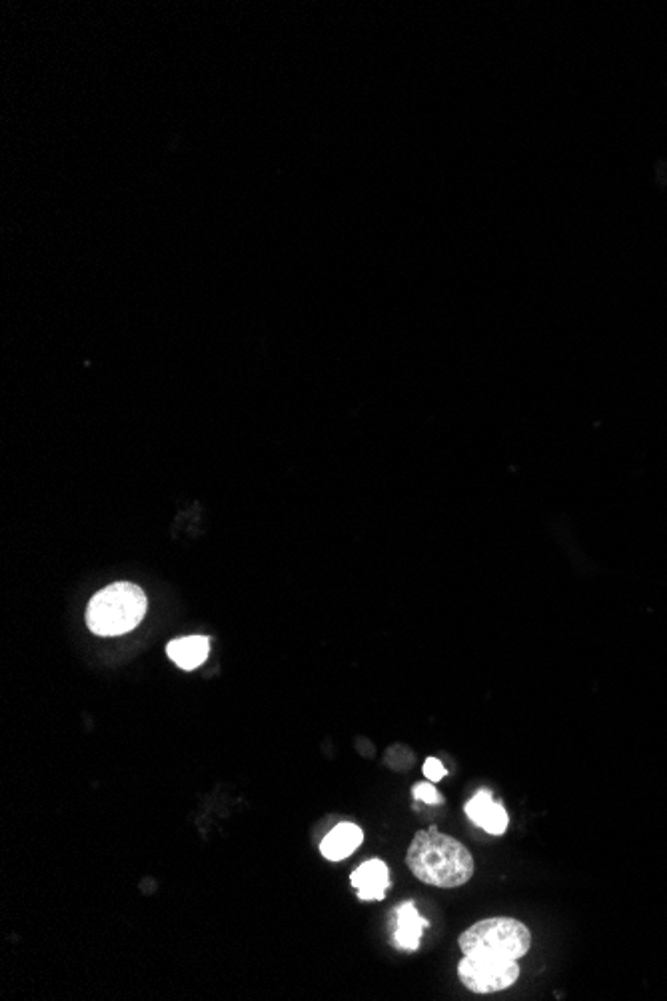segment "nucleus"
<instances>
[{"label": "nucleus", "instance_id": "obj_1", "mask_svg": "<svg viewBox=\"0 0 667 1001\" xmlns=\"http://www.w3.org/2000/svg\"><path fill=\"white\" fill-rule=\"evenodd\" d=\"M406 864L420 882L436 888H460L476 872L470 850L456 838L440 834L436 826L414 836Z\"/></svg>", "mask_w": 667, "mask_h": 1001}, {"label": "nucleus", "instance_id": "obj_2", "mask_svg": "<svg viewBox=\"0 0 667 1001\" xmlns=\"http://www.w3.org/2000/svg\"><path fill=\"white\" fill-rule=\"evenodd\" d=\"M146 608L148 600L140 586L116 582L92 596L86 608V626L96 636H122L144 620Z\"/></svg>", "mask_w": 667, "mask_h": 1001}, {"label": "nucleus", "instance_id": "obj_3", "mask_svg": "<svg viewBox=\"0 0 667 1001\" xmlns=\"http://www.w3.org/2000/svg\"><path fill=\"white\" fill-rule=\"evenodd\" d=\"M530 946L532 934L528 926L512 918L482 920L460 936V950L466 956L522 960Z\"/></svg>", "mask_w": 667, "mask_h": 1001}, {"label": "nucleus", "instance_id": "obj_4", "mask_svg": "<svg viewBox=\"0 0 667 1001\" xmlns=\"http://www.w3.org/2000/svg\"><path fill=\"white\" fill-rule=\"evenodd\" d=\"M460 982L474 994H496L512 988L520 978L518 960L466 956L458 966Z\"/></svg>", "mask_w": 667, "mask_h": 1001}, {"label": "nucleus", "instance_id": "obj_5", "mask_svg": "<svg viewBox=\"0 0 667 1001\" xmlns=\"http://www.w3.org/2000/svg\"><path fill=\"white\" fill-rule=\"evenodd\" d=\"M466 816L492 836H502L510 824L504 804L496 802L490 790H480L466 804Z\"/></svg>", "mask_w": 667, "mask_h": 1001}, {"label": "nucleus", "instance_id": "obj_6", "mask_svg": "<svg viewBox=\"0 0 667 1001\" xmlns=\"http://www.w3.org/2000/svg\"><path fill=\"white\" fill-rule=\"evenodd\" d=\"M350 882L362 902H376L382 900L390 888V872L382 860H370L354 870Z\"/></svg>", "mask_w": 667, "mask_h": 1001}, {"label": "nucleus", "instance_id": "obj_7", "mask_svg": "<svg viewBox=\"0 0 667 1001\" xmlns=\"http://www.w3.org/2000/svg\"><path fill=\"white\" fill-rule=\"evenodd\" d=\"M364 842V832L350 822L338 824L320 844V852L330 862H342L352 856Z\"/></svg>", "mask_w": 667, "mask_h": 1001}, {"label": "nucleus", "instance_id": "obj_8", "mask_svg": "<svg viewBox=\"0 0 667 1001\" xmlns=\"http://www.w3.org/2000/svg\"><path fill=\"white\" fill-rule=\"evenodd\" d=\"M426 928H430V922L420 916L414 902H406L396 912L394 942L406 952H416Z\"/></svg>", "mask_w": 667, "mask_h": 1001}, {"label": "nucleus", "instance_id": "obj_9", "mask_svg": "<svg viewBox=\"0 0 667 1001\" xmlns=\"http://www.w3.org/2000/svg\"><path fill=\"white\" fill-rule=\"evenodd\" d=\"M170 660L182 670H194L208 658L210 640L206 636H186L172 640L166 648Z\"/></svg>", "mask_w": 667, "mask_h": 1001}, {"label": "nucleus", "instance_id": "obj_10", "mask_svg": "<svg viewBox=\"0 0 667 1001\" xmlns=\"http://www.w3.org/2000/svg\"><path fill=\"white\" fill-rule=\"evenodd\" d=\"M412 796L414 800L418 802H424L428 806H438V804H444V798L440 796V792L430 784V782H420L414 786L412 790Z\"/></svg>", "mask_w": 667, "mask_h": 1001}, {"label": "nucleus", "instance_id": "obj_11", "mask_svg": "<svg viewBox=\"0 0 667 1001\" xmlns=\"http://www.w3.org/2000/svg\"><path fill=\"white\" fill-rule=\"evenodd\" d=\"M424 776L428 778V782H440L446 776V768H444V764L440 760L428 758L426 764H424Z\"/></svg>", "mask_w": 667, "mask_h": 1001}]
</instances>
